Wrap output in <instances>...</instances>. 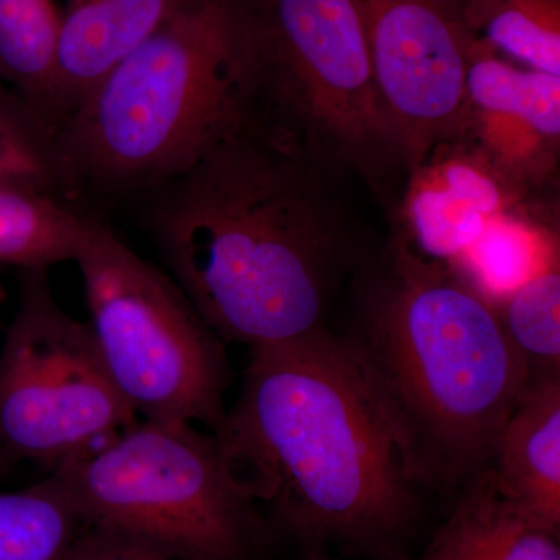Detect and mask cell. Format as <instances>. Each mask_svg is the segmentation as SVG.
Returning <instances> with one entry per match:
<instances>
[{
	"label": "cell",
	"mask_w": 560,
	"mask_h": 560,
	"mask_svg": "<svg viewBox=\"0 0 560 560\" xmlns=\"http://www.w3.org/2000/svg\"><path fill=\"white\" fill-rule=\"evenodd\" d=\"M467 31L515 65L560 77V0H456Z\"/></svg>",
	"instance_id": "e0dca14e"
},
{
	"label": "cell",
	"mask_w": 560,
	"mask_h": 560,
	"mask_svg": "<svg viewBox=\"0 0 560 560\" xmlns=\"http://www.w3.org/2000/svg\"><path fill=\"white\" fill-rule=\"evenodd\" d=\"M489 467L523 511L560 529V371L529 375Z\"/></svg>",
	"instance_id": "4fadbf2b"
},
{
	"label": "cell",
	"mask_w": 560,
	"mask_h": 560,
	"mask_svg": "<svg viewBox=\"0 0 560 560\" xmlns=\"http://www.w3.org/2000/svg\"><path fill=\"white\" fill-rule=\"evenodd\" d=\"M405 173L460 139L475 38L456 0H357Z\"/></svg>",
	"instance_id": "9c48e42d"
},
{
	"label": "cell",
	"mask_w": 560,
	"mask_h": 560,
	"mask_svg": "<svg viewBox=\"0 0 560 560\" xmlns=\"http://www.w3.org/2000/svg\"><path fill=\"white\" fill-rule=\"evenodd\" d=\"M73 261L98 352L132 411L219 429L231 381L224 342L172 276L125 245L101 215L92 217Z\"/></svg>",
	"instance_id": "52a82bcc"
},
{
	"label": "cell",
	"mask_w": 560,
	"mask_h": 560,
	"mask_svg": "<svg viewBox=\"0 0 560 560\" xmlns=\"http://www.w3.org/2000/svg\"><path fill=\"white\" fill-rule=\"evenodd\" d=\"M308 560H320L319 558H316V556H313V558L308 559Z\"/></svg>",
	"instance_id": "cb8c5ba5"
},
{
	"label": "cell",
	"mask_w": 560,
	"mask_h": 560,
	"mask_svg": "<svg viewBox=\"0 0 560 560\" xmlns=\"http://www.w3.org/2000/svg\"><path fill=\"white\" fill-rule=\"evenodd\" d=\"M329 179L256 108L128 209L221 341L270 348L324 329L363 260Z\"/></svg>",
	"instance_id": "6da1fadb"
},
{
	"label": "cell",
	"mask_w": 560,
	"mask_h": 560,
	"mask_svg": "<svg viewBox=\"0 0 560 560\" xmlns=\"http://www.w3.org/2000/svg\"><path fill=\"white\" fill-rule=\"evenodd\" d=\"M353 275L346 340L410 445L427 488L466 482L490 466L528 383V364L492 302L396 235Z\"/></svg>",
	"instance_id": "3957f363"
},
{
	"label": "cell",
	"mask_w": 560,
	"mask_h": 560,
	"mask_svg": "<svg viewBox=\"0 0 560 560\" xmlns=\"http://www.w3.org/2000/svg\"><path fill=\"white\" fill-rule=\"evenodd\" d=\"M60 0H0V80L57 131L54 72Z\"/></svg>",
	"instance_id": "9a60e30c"
},
{
	"label": "cell",
	"mask_w": 560,
	"mask_h": 560,
	"mask_svg": "<svg viewBox=\"0 0 560 560\" xmlns=\"http://www.w3.org/2000/svg\"><path fill=\"white\" fill-rule=\"evenodd\" d=\"M501 326L534 372L560 371V268L550 261L495 305Z\"/></svg>",
	"instance_id": "ffe728a7"
},
{
	"label": "cell",
	"mask_w": 560,
	"mask_h": 560,
	"mask_svg": "<svg viewBox=\"0 0 560 560\" xmlns=\"http://www.w3.org/2000/svg\"><path fill=\"white\" fill-rule=\"evenodd\" d=\"M3 298V290H2V283H0V301H2Z\"/></svg>",
	"instance_id": "7402d4cb"
},
{
	"label": "cell",
	"mask_w": 560,
	"mask_h": 560,
	"mask_svg": "<svg viewBox=\"0 0 560 560\" xmlns=\"http://www.w3.org/2000/svg\"><path fill=\"white\" fill-rule=\"evenodd\" d=\"M86 528L187 560H245L264 522L213 434L142 420L51 470Z\"/></svg>",
	"instance_id": "5b68a950"
},
{
	"label": "cell",
	"mask_w": 560,
	"mask_h": 560,
	"mask_svg": "<svg viewBox=\"0 0 560 560\" xmlns=\"http://www.w3.org/2000/svg\"><path fill=\"white\" fill-rule=\"evenodd\" d=\"M257 109L320 167L377 183L405 171L357 0H237Z\"/></svg>",
	"instance_id": "8992f818"
},
{
	"label": "cell",
	"mask_w": 560,
	"mask_h": 560,
	"mask_svg": "<svg viewBox=\"0 0 560 560\" xmlns=\"http://www.w3.org/2000/svg\"><path fill=\"white\" fill-rule=\"evenodd\" d=\"M69 560H187L153 550L113 534L86 528L77 540Z\"/></svg>",
	"instance_id": "44dd1931"
},
{
	"label": "cell",
	"mask_w": 560,
	"mask_h": 560,
	"mask_svg": "<svg viewBox=\"0 0 560 560\" xmlns=\"http://www.w3.org/2000/svg\"><path fill=\"white\" fill-rule=\"evenodd\" d=\"M460 139L522 186L541 189L558 172L560 77L515 65L475 39Z\"/></svg>",
	"instance_id": "8fae6325"
},
{
	"label": "cell",
	"mask_w": 560,
	"mask_h": 560,
	"mask_svg": "<svg viewBox=\"0 0 560 560\" xmlns=\"http://www.w3.org/2000/svg\"><path fill=\"white\" fill-rule=\"evenodd\" d=\"M3 460H7V459H5V458H3L2 453H0V464H2V463H3Z\"/></svg>",
	"instance_id": "603a6c76"
},
{
	"label": "cell",
	"mask_w": 560,
	"mask_h": 560,
	"mask_svg": "<svg viewBox=\"0 0 560 560\" xmlns=\"http://www.w3.org/2000/svg\"><path fill=\"white\" fill-rule=\"evenodd\" d=\"M212 434L242 492L312 547L389 552L418 517L427 485L410 445L355 350L326 327L250 349Z\"/></svg>",
	"instance_id": "7a4b0ae2"
},
{
	"label": "cell",
	"mask_w": 560,
	"mask_h": 560,
	"mask_svg": "<svg viewBox=\"0 0 560 560\" xmlns=\"http://www.w3.org/2000/svg\"><path fill=\"white\" fill-rule=\"evenodd\" d=\"M94 215L62 198L0 190V264L24 271L73 261Z\"/></svg>",
	"instance_id": "2e32d148"
},
{
	"label": "cell",
	"mask_w": 560,
	"mask_h": 560,
	"mask_svg": "<svg viewBox=\"0 0 560 560\" xmlns=\"http://www.w3.org/2000/svg\"><path fill=\"white\" fill-rule=\"evenodd\" d=\"M184 0H60L54 94L57 131ZM55 131V135H57Z\"/></svg>",
	"instance_id": "7c38bea8"
},
{
	"label": "cell",
	"mask_w": 560,
	"mask_h": 560,
	"mask_svg": "<svg viewBox=\"0 0 560 560\" xmlns=\"http://www.w3.org/2000/svg\"><path fill=\"white\" fill-rule=\"evenodd\" d=\"M49 270H24L0 352V453L57 469L138 422L90 324L62 311Z\"/></svg>",
	"instance_id": "ba28073f"
},
{
	"label": "cell",
	"mask_w": 560,
	"mask_h": 560,
	"mask_svg": "<svg viewBox=\"0 0 560 560\" xmlns=\"http://www.w3.org/2000/svg\"><path fill=\"white\" fill-rule=\"evenodd\" d=\"M530 191L467 140L441 143L408 173L394 235L422 259L455 267Z\"/></svg>",
	"instance_id": "30bf717a"
},
{
	"label": "cell",
	"mask_w": 560,
	"mask_h": 560,
	"mask_svg": "<svg viewBox=\"0 0 560 560\" xmlns=\"http://www.w3.org/2000/svg\"><path fill=\"white\" fill-rule=\"evenodd\" d=\"M257 97L237 0H184L55 135L66 198L130 208L237 130Z\"/></svg>",
	"instance_id": "277c9868"
},
{
	"label": "cell",
	"mask_w": 560,
	"mask_h": 560,
	"mask_svg": "<svg viewBox=\"0 0 560 560\" xmlns=\"http://www.w3.org/2000/svg\"><path fill=\"white\" fill-rule=\"evenodd\" d=\"M84 529L51 477L32 488L0 492V560H69Z\"/></svg>",
	"instance_id": "ac0fdd59"
},
{
	"label": "cell",
	"mask_w": 560,
	"mask_h": 560,
	"mask_svg": "<svg viewBox=\"0 0 560 560\" xmlns=\"http://www.w3.org/2000/svg\"><path fill=\"white\" fill-rule=\"evenodd\" d=\"M0 190L66 198L54 131L0 80Z\"/></svg>",
	"instance_id": "d6986e66"
},
{
	"label": "cell",
	"mask_w": 560,
	"mask_h": 560,
	"mask_svg": "<svg viewBox=\"0 0 560 560\" xmlns=\"http://www.w3.org/2000/svg\"><path fill=\"white\" fill-rule=\"evenodd\" d=\"M416 560H560L559 530L523 511L486 467L464 482L447 521Z\"/></svg>",
	"instance_id": "5bb4252c"
}]
</instances>
